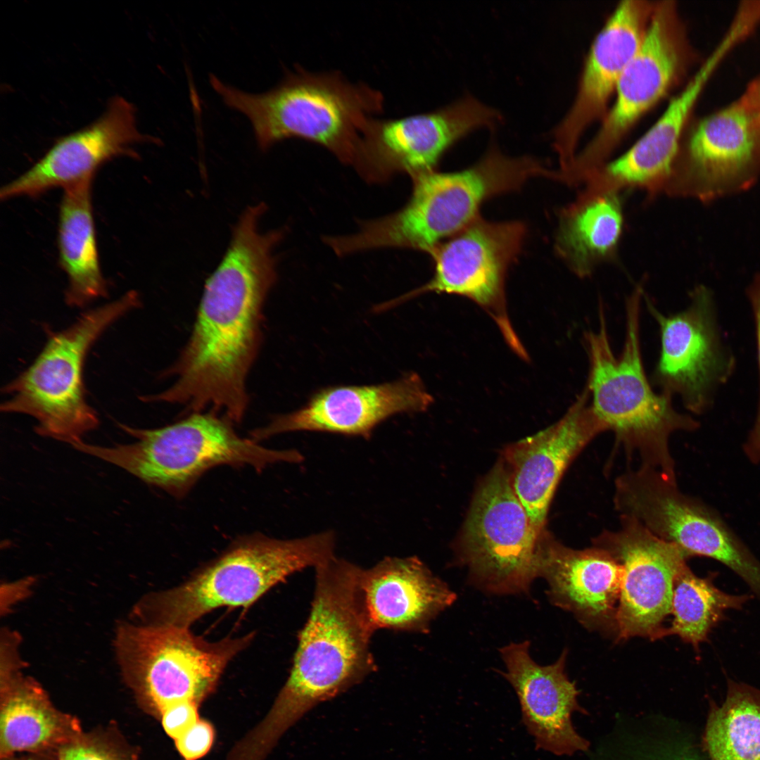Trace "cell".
Returning <instances> with one entry per match:
<instances>
[{"mask_svg":"<svg viewBox=\"0 0 760 760\" xmlns=\"http://www.w3.org/2000/svg\"><path fill=\"white\" fill-rule=\"evenodd\" d=\"M263 204L249 206L222 261L206 281L191 334L167 372L174 382L141 395L146 403L180 405L240 423L249 398L246 379L258 353L262 309L277 278L274 248L280 231L262 232Z\"/></svg>","mask_w":760,"mask_h":760,"instance_id":"1","label":"cell"},{"mask_svg":"<svg viewBox=\"0 0 760 760\" xmlns=\"http://www.w3.org/2000/svg\"><path fill=\"white\" fill-rule=\"evenodd\" d=\"M315 569L311 609L298 635L289 676L266 716L243 739L260 759L313 707L376 669L370 650L374 631L359 590L360 566L334 556Z\"/></svg>","mask_w":760,"mask_h":760,"instance_id":"2","label":"cell"},{"mask_svg":"<svg viewBox=\"0 0 760 760\" xmlns=\"http://www.w3.org/2000/svg\"><path fill=\"white\" fill-rule=\"evenodd\" d=\"M643 287L637 286L626 303V331L622 350L616 355L607 332L604 309L599 308V327L584 333L589 359L586 386L598 417L615 434L616 443L640 466L676 479L669 441L678 431H692L699 422L676 411L672 395L656 393L644 369L640 348V319Z\"/></svg>","mask_w":760,"mask_h":760,"instance_id":"3","label":"cell"},{"mask_svg":"<svg viewBox=\"0 0 760 760\" xmlns=\"http://www.w3.org/2000/svg\"><path fill=\"white\" fill-rule=\"evenodd\" d=\"M211 87L230 108L250 121L258 146L297 137L327 148L344 163L356 164L360 132L384 108L382 94L350 82L338 72L296 68L274 88L251 94L210 75Z\"/></svg>","mask_w":760,"mask_h":760,"instance_id":"4","label":"cell"},{"mask_svg":"<svg viewBox=\"0 0 760 760\" xmlns=\"http://www.w3.org/2000/svg\"><path fill=\"white\" fill-rule=\"evenodd\" d=\"M555 179L556 172L529 156L509 157L492 146L466 169L436 170L412 177L411 197L393 214L365 222L346 239L351 253L405 248L429 253L479 217L481 205L495 196L519 189L530 179Z\"/></svg>","mask_w":760,"mask_h":760,"instance_id":"5","label":"cell"},{"mask_svg":"<svg viewBox=\"0 0 760 760\" xmlns=\"http://www.w3.org/2000/svg\"><path fill=\"white\" fill-rule=\"evenodd\" d=\"M334 548L332 531L291 540L241 537L181 584L146 597L139 614L147 624L190 628L217 608L248 607L294 573L334 557Z\"/></svg>","mask_w":760,"mask_h":760,"instance_id":"6","label":"cell"},{"mask_svg":"<svg viewBox=\"0 0 760 760\" xmlns=\"http://www.w3.org/2000/svg\"><path fill=\"white\" fill-rule=\"evenodd\" d=\"M233 424L212 412H192L158 429L119 423L134 442L106 447L83 441L72 448L177 498L185 495L203 474L218 465H250L260 471L275 463L303 460L296 450L269 449L240 437Z\"/></svg>","mask_w":760,"mask_h":760,"instance_id":"7","label":"cell"},{"mask_svg":"<svg viewBox=\"0 0 760 760\" xmlns=\"http://www.w3.org/2000/svg\"><path fill=\"white\" fill-rule=\"evenodd\" d=\"M141 305L129 291L119 298L82 313L69 327L51 331L39 355L2 391L5 413L33 417L35 432L73 446L95 430L99 419L86 398L84 368L88 353L115 322Z\"/></svg>","mask_w":760,"mask_h":760,"instance_id":"8","label":"cell"},{"mask_svg":"<svg viewBox=\"0 0 760 760\" xmlns=\"http://www.w3.org/2000/svg\"><path fill=\"white\" fill-rule=\"evenodd\" d=\"M255 633L217 641L189 628L144 624L122 628L118 647L124 675L140 707L159 720L171 705L199 706L215 690L229 662Z\"/></svg>","mask_w":760,"mask_h":760,"instance_id":"9","label":"cell"},{"mask_svg":"<svg viewBox=\"0 0 760 760\" xmlns=\"http://www.w3.org/2000/svg\"><path fill=\"white\" fill-rule=\"evenodd\" d=\"M538 533L500 458L474 494L456 545L469 579L494 595L528 593L538 576Z\"/></svg>","mask_w":760,"mask_h":760,"instance_id":"10","label":"cell"},{"mask_svg":"<svg viewBox=\"0 0 760 760\" xmlns=\"http://www.w3.org/2000/svg\"><path fill=\"white\" fill-rule=\"evenodd\" d=\"M526 234L521 222H493L479 216L429 253L433 260L434 271L427 283L381 305L379 310L425 293L467 298L492 318L513 352L528 360L510 322L505 296L507 273L521 252Z\"/></svg>","mask_w":760,"mask_h":760,"instance_id":"11","label":"cell"},{"mask_svg":"<svg viewBox=\"0 0 760 760\" xmlns=\"http://www.w3.org/2000/svg\"><path fill=\"white\" fill-rule=\"evenodd\" d=\"M695 58L673 1L654 4L643 39L623 70L613 106L570 174L583 182L604 161L631 126L686 73Z\"/></svg>","mask_w":760,"mask_h":760,"instance_id":"12","label":"cell"},{"mask_svg":"<svg viewBox=\"0 0 760 760\" xmlns=\"http://www.w3.org/2000/svg\"><path fill=\"white\" fill-rule=\"evenodd\" d=\"M759 172L760 103L745 90L690 127L664 191L711 200L747 187Z\"/></svg>","mask_w":760,"mask_h":760,"instance_id":"13","label":"cell"},{"mask_svg":"<svg viewBox=\"0 0 760 760\" xmlns=\"http://www.w3.org/2000/svg\"><path fill=\"white\" fill-rule=\"evenodd\" d=\"M500 118L496 110L471 96L433 112L397 119L371 117L360 132L355 168L372 182L396 172L414 177L433 170L457 141Z\"/></svg>","mask_w":760,"mask_h":760,"instance_id":"14","label":"cell"},{"mask_svg":"<svg viewBox=\"0 0 760 760\" xmlns=\"http://www.w3.org/2000/svg\"><path fill=\"white\" fill-rule=\"evenodd\" d=\"M645 298L660 333L654 384L661 392L678 395L689 411L704 413L711 405L715 388L726 381L733 367L718 332L711 293L703 286L696 287L689 306L668 315Z\"/></svg>","mask_w":760,"mask_h":760,"instance_id":"15","label":"cell"},{"mask_svg":"<svg viewBox=\"0 0 760 760\" xmlns=\"http://www.w3.org/2000/svg\"><path fill=\"white\" fill-rule=\"evenodd\" d=\"M620 528L603 531L593 543L622 567L616 627L619 638L666 635L662 626L671 614L674 580L688 557L634 518L620 516Z\"/></svg>","mask_w":760,"mask_h":760,"instance_id":"16","label":"cell"},{"mask_svg":"<svg viewBox=\"0 0 760 760\" xmlns=\"http://www.w3.org/2000/svg\"><path fill=\"white\" fill-rule=\"evenodd\" d=\"M433 398L416 373L379 384L336 386L319 390L301 408L274 417L251 433L258 442L292 431H317L369 438L388 418L426 410Z\"/></svg>","mask_w":760,"mask_h":760,"instance_id":"17","label":"cell"},{"mask_svg":"<svg viewBox=\"0 0 760 760\" xmlns=\"http://www.w3.org/2000/svg\"><path fill=\"white\" fill-rule=\"evenodd\" d=\"M607 430L585 386L557 422L504 450L500 458L512 488L538 533L545 529L548 509L565 470L593 439Z\"/></svg>","mask_w":760,"mask_h":760,"instance_id":"18","label":"cell"},{"mask_svg":"<svg viewBox=\"0 0 760 760\" xmlns=\"http://www.w3.org/2000/svg\"><path fill=\"white\" fill-rule=\"evenodd\" d=\"M654 7L647 1L619 2L595 37L574 102L554 132L560 170L566 171L571 166L583 131L594 120L606 115L609 98L643 39Z\"/></svg>","mask_w":760,"mask_h":760,"instance_id":"19","label":"cell"},{"mask_svg":"<svg viewBox=\"0 0 760 760\" xmlns=\"http://www.w3.org/2000/svg\"><path fill=\"white\" fill-rule=\"evenodd\" d=\"M158 141L139 131L133 105L121 96L114 97L94 122L58 139L31 167L3 186L0 198L36 196L53 188L65 189L93 177L101 165L114 158H136L134 145Z\"/></svg>","mask_w":760,"mask_h":760,"instance_id":"20","label":"cell"},{"mask_svg":"<svg viewBox=\"0 0 760 760\" xmlns=\"http://www.w3.org/2000/svg\"><path fill=\"white\" fill-rule=\"evenodd\" d=\"M529 649L528 640L501 647L506 671L500 673L515 690L522 721L534 737L536 748L556 755L586 750L588 742L576 732L571 720L579 707L575 684L564 671L566 650L555 663L541 666L531 658Z\"/></svg>","mask_w":760,"mask_h":760,"instance_id":"21","label":"cell"},{"mask_svg":"<svg viewBox=\"0 0 760 760\" xmlns=\"http://www.w3.org/2000/svg\"><path fill=\"white\" fill-rule=\"evenodd\" d=\"M726 56L725 48L716 46L653 125L625 153L595 172L589 186L596 191L627 187L651 194L664 191L692 109Z\"/></svg>","mask_w":760,"mask_h":760,"instance_id":"22","label":"cell"},{"mask_svg":"<svg viewBox=\"0 0 760 760\" xmlns=\"http://www.w3.org/2000/svg\"><path fill=\"white\" fill-rule=\"evenodd\" d=\"M359 590L374 631L428 633L431 621L457 599L417 557H388L371 568L360 567Z\"/></svg>","mask_w":760,"mask_h":760,"instance_id":"23","label":"cell"},{"mask_svg":"<svg viewBox=\"0 0 760 760\" xmlns=\"http://www.w3.org/2000/svg\"><path fill=\"white\" fill-rule=\"evenodd\" d=\"M537 567L554 604L587 625L616 626L622 567L607 551L596 546L572 549L545 529L539 538Z\"/></svg>","mask_w":760,"mask_h":760,"instance_id":"24","label":"cell"},{"mask_svg":"<svg viewBox=\"0 0 760 760\" xmlns=\"http://www.w3.org/2000/svg\"><path fill=\"white\" fill-rule=\"evenodd\" d=\"M0 758L54 754L83 730L75 716L57 709L35 682L6 672L1 682Z\"/></svg>","mask_w":760,"mask_h":760,"instance_id":"25","label":"cell"},{"mask_svg":"<svg viewBox=\"0 0 760 760\" xmlns=\"http://www.w3.org/2000/svg\"><path fill=\"white\" fill-rule=\"evenodd\" d=\"M623 216L619 191H582L559 213L555 248L581 278L614 258L622 234Z\"/></svg>","mask_w":760,"mask_h":760,"instance_id":"26","label":"cell"},{"mask_svg":"<svg viewBox=\"0 0 760 760\" xmlns=\"http://www.w3.org/2000/svg\"><path fill=\"white\" fill-rule=\"evenodd\" d=\"M92 179L89 177L63 189L60 205L59 262L68 278L65 300L73 308H84L108 293L99 260Z\"/></svg>","mask_w":760,"mask_h":760,"instance_id":"27","label":"cell"},{"mask_svg":"<svg viewBox=\"0 0 760 760\" xmlns=\"http://www.w3.org/2000/svg\"><path fill=\"white\" fill-rule=\"evenodd\" d=\"M704 744L710 760H760V690L728 678L725 701L710 704Z\"/></svg>","mask_w":760,"mask_h":760,"instance_id":"28","label":"cell"},{"mask_svg":"<svg viewBox=\"0 0 760 760\" xmlns=\"http://www.w3.org/2000/svg\"><path fill=\"white\" fill-rule=\"evenodd\" d=\"M709 576H696L686 565L673 583L671 614L673 619L666 635H676L698 651L712 629L729 610L742 609L750 600L747 594H730L718 588Z\"/></svg>","mask_w":760,"mask_h":760,"instance_id":"29","label":"cell"},{"mask_svg":"<svg viewBox=\"0 0 760 760\" xmlns=\"http://www.w3.org/2000/svg\"><path fill=\"white\" fill-rule=\"evenodd\" d=\"M57 760H138L137 749L114 726L82 731L56 752Z\"/></svg>","mask_w":760,"mask_h":760,"instance_id":"30","label":"cell"},{"mask_svg":"<svg viewBox=\"0 0 760 760\" xmlns=\"http://www.w3.org/2000/svg\"><path fill=\"white\" fill-rule=\"evenodd\" d=\"M214 740L213 726L209 721L200 718L174 742L184 760H198L208 753Z\"/></svg>","mask_w":760,"mask_h":760,"instance_id":"31","label":"cell"},{"mask_svg":"<svg viewBox=\"0 0 760 760\" xmlns=\"http://www.w3.org/2000/svg\"><path fill=\"white\" fill-rule=\"evenodd\" d=\"M752 305L756 334L758 361L759 368V398L756 419L748 438L743 445L744 452L754 464L760 462V274L754 277L748 290Z\"/></svg>","mask_w":760,"mask_h":760,"instance_id":"32","label":"cell"},{"mask_svg":"<svg viewBox=\"0 0 760 760\" xmlns=\"http://www.w3.org/2000/svg\"><path fill=\"white\" fill-rule=\"evenodd\" d=\"M198 707L192 702L177 703L165 709L158 721L165 733L175 740L200 719Z\"/></svg>","mask_w":760,"mask_h":760,"instance_id":"33","label":"cell"},{"mask_svg":"<svg viewBox=\"0 0 760 760\" xmlns=\"http://www.w3.org/2000/svg\"><path fill=\"white\" fill-rule=\"evenodd\" d=\"M1 760H57L54 754H18L7 757L1 758Z\"/></svg>","mask_w":760,"mask_h":760,"instance_id":"34","label":"cell"},{"mask_svg":"<svg viewBox=\"0 0 760 760\" xmlns=\"http://www.w3.org/2000/svg\"><path fill=\"white\" fill-rule=\"evenodd\" d=\"M659 760H699L695 755L686 752L669 753Z\"/></svg>","mask_w":760,"mask_h":760,"instance_id":"35","label":"cell"},{"mask_svg":"<svg viewBox=\"0 0 760 760\" xmlns=\"http://www.w3.org/2000/svg\"><path fill=\"white\" fill-rule=\"evenodd\" d=\"M745 91L760 103V75L747 85Z\"/></svg>","mask_w":760,"mask_h":760,"instance_id":"36","label":"cell"}]
</instances>
